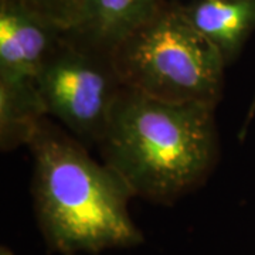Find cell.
<instances>
[{"label": "cell", "instance_id": "cell-1", "mask_svg": "<svg viewBox=\"0 0 255 255\" xmlns=\"http://www.w3.org/2000/svg\"><path fill=\"white\" fill-rule=\"evenodd\" d=\"M214 110L124 87L97 145L102 160L135 197L172 203L206 182L216 166Z\"/></svg>", "mask_w": 255, "mask_h": 255}, {"label": "cell", "instance_id": "cell-2", "mask_svg": "<svg viewBox=\"0 0 255 255\" xmlns=\"http://www.w3.org/2000/svg\"><path fill=\"white\" fill-rule=\"evenodd\" d=\"M33 197L47 246L63 255L100 254L143 241L129 214L130 189L87 146L43 119L30 142Z\"/></svg>", "mask_w": 255, "mask_h": 255}, {"label": "cell", "instance_id": "cell-3", "mask_svg": "<svg viewBox=\"0 0 255 255\" xmlns=\"http://www.w3.org/2000/svg\"><path fill=\"white\" fill-rule=\"evenodd\" d=\"M111 57L122 84L149 97L214 108L221 100L227 65L176 0H166Z\"/></svg>", "mask_w": 255, "mask_h": 255}, {"label": "cell", "instance_id": "cell-4", "mask_svg": "<svg viewBox=\"0 0 255 255\" xmlns=\"http://www.w3.org/2000/svg\"><path fill=\"white\" fill-rule=\"evenodd\" d=\"M48 118L61 122L82 145H98L125 87L112 57L70 41L65 34L37 75Z\"/></svg>", "mask_w": 255, "mask_h": 255}, {"label": "cell", "instance_id": "cell-5", "mask_svg": "<svg viewBox=\"0 0 255 255\" xmlns=\"http://www.w3.org/2000/svg\"><path fill=\"white\" fill-rule=\"evenodd\" d=\"M64 30L14 0H0V82L37 87Z\"/></svg>", "mask_w": 255, "mask_h": 255}, {"label": "cell", "instance_id": "cell-6", "mask_svg": "<svg viewBox=\"0 0 255 255\" xmlns=\"http://www.w3.org/2000/svg\"><path fill=\"white\" fill-rule=\"evenodd\" d=\"M166 0H82L74 24L64 31L78 46L111 57Z\"/></svg>", "mask_w": 255, "mask_h": 255}, {"label": "cell", "instance_id": "cell-7", "mask_svg": "<svg viewBox=\"0 0 255 255\" xmlns=\"http://www.w3.org/2000/svg\"><path fill=\"white\" fill-rule=\"evenodd\" d=\"M180 7L226 65L237 60L255 31V0H191Z\"/></svg>", "mask_w": 255, "mask_h": 255}, {"label": "cell", "instance_id": "cell-8", "mask_svg": "<svg viewBox=\"0 0 255 255\" xmlns=\"http://www.w3.org/2000/svg\"><path fill=\"white\" fill-rule=\"evenodd\" d=\"M37 87L0 82V147L10 152L28 146L46 119Z\"/></svg>", "mask_w": 255, "mask_h": 255}, {"label": "cell", "instance_id": "cell-9", "mask_svg": "<svg viewBox=\"0 0 255 255\" xmlns=\"http://www.w3.org/2000/svg\"><path fill=\"white\" fill-rule=\"evenodd\" d=\"M65 31L78 16L82 0H14Z\"/></svg>", "mask_w": 255, "mask_h": 255}, {"label": "cell", "instance_id": "cell-10", "mask_svg": "<svg viewBox=\"0 0 255 255\" xmlns=\"http://www.w3.org/2000/svg\"><path fill=\"white\" fill-rule=\"evenodd\" d=\"M0 255H13V253L10 251L7 247H1L0 248Z\"/></svg>", "mask_w": 255, "mask_h": 255}]
</instances>
